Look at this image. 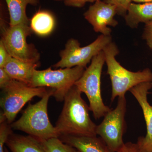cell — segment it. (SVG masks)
Returning a JSON list of instances; mask_svg holds the SVG:
<instances>
[{
  "label": "cell",
  "mask_w": 152,
  "mask_h": 152,
  "mask_svg": "<svg viewBox=\"0 0 152 152\" xmlns=\"http://www.w3.org/2000/svg\"><path fill=\"white\" fill-rule=\"evenodd\" d=\"M81 94L74 85L65 97L55 126L60 136H97V125L90 118L89 106L83 99Z\"/></svg>",
  "instance_id": "cell-1"
},
{
  "label": "cell",
  "mask_w": 152,
  "mask_h": 152,
  "mask_svg": "<svg viewBox=\"0 0 152 152\" xmlns=\"http://www.w3.org/2000/svg\"><path fill=\"white\" fill-rule=\"evenodd\" d=\"M54 91L50 88L40 100L34 104H29L20 119L11 124L12 129L24 132L39 140L59 137V134L48 115V103Z\"/></svg>",
  "instance_id": "cell-2"
},
{
  "label": "cell",
  "mask_w": 152,
  "mask_h": 152,
  "mask_svg": "<svg viewBox=\"0 0 152 152\" xmlns=\"http://www.w3.org/2000/svg\"><path fill=\"white\" fill-rule=\"evenodd\" d=\"M103 51L107 68V74L111 81L112 102L117 97L125 96L127 91L137 85L145 82H152V72L149 68L133 72L121 65L116 59L115 57L119 51L115 43L113 42L110 43Z\"/></svg>",
  "instance_id": "cell-3"
},
{
  "label": "cell",
  "mask_w": 152,
  "mask_h": 152,
  "mask_svg": "<svg viewBox=\"0 0 152 152\" xmlns=\"http://www.w3.org/2000/svg\"><path fill=\"white\" fill-rule=\"evenodd\" d=\"M105 63V57L102 50L93 58L90 65L75 84L87 96L90 111L96 120L104 117L111 110L104 103L101 94V75Z\"/></svg>",
  "instance_id": "cell-4"
},
{
  "label": "cell",
  "mask_w": 152,
  "mask_h": 152,
  "mask_svg": "<svg viewBox=\"0 0 152 152\" xmlns=\"http://www.w3.org/2000/svg\"><path fill=\"white\" fill-rule=\"evenodd\" d=\"M82 66L43 70L36 69L30 83L31 87H48L54 90L53 96L58 102L64 101L65 97L86 69Z\"/></svg>",
  "instance_id": "cell-5"
},
{
  "label": "cell",
  "mask_w": 152,
  "mask_h": 152,
  "mask_svg": "<svg viewBox=\"0 0 152 152\" xmlns=\"http://www.w3.org/2000/svg\"><path fill=\"white\" fill-rule=\"evenodd\" d=\"M48 89L46 87H31L24 83L13 80L2 89L0 106L2 111L1 114L11 124L27 103L34 97H42Z\"/></svg>",
  "instance_id": "cell-6"
},
{
  "label": "cell",
  "mask_w": 152,
  "mask_h": 152,
  "mask_svg": "<svg viewBox=\"0 0 152 152\" xmlns=\"http://www.w3.org/2000/svg\"><path fill=\"white\" fill-rule=\"evenodd\" d=\"M111 42V35L102 34L91 43L82 47L77 40L69 39L66 44L65 49L60 52L61 59L53 65V67L64 69L82 66L86 68L93 58Z\"/></svg>",
  "instance_id": "cell-7"
},
{
  "label": "cell",
  "mask_w": 152,
  "mask_h": 152,
  "mask_svg": "<svg viewBox=\"0 0 152 152\" xmlns=\"http://www.w3.org/2000/svg\"><path fill=\"white\" fill-rule=\"evenodd\" d=\"M1 40L11 56L33 63H39L40 55L36 47L28 44L27 38L32 30L28 24L21 23L5 27L2 26Z\"/></svg>",
  "instance_id": "cell-8"
},
{
  "label": "cell",
  "mask_w": 152,
  "mask_h": 152,
  "mask_svg": "<svg viewBox=\"0 0 152 152\" xmlns=\"http://www.w3.org/2000/svg\"><path fill=\"white\" fill-rule=\"evenodd\" d=\"M126 100L125 96L118 97L115 109L107 113L102 123L97 125V135L99 136L113 152L118 151L124 144L123 136L126 129Z\"/></svg>",
  "instance_id": "cell-9"
},
{
  "label": "cell",
  "mask_w": 152,
  "mask_h": 152,
  "mask_svg": "<svg viewBox=\"0 0 152 152\" xmlns=\"http://www.w3.org/2000/svg\"><path fill=\"white\" fill-rule=\"evenodd\" d=\"M116 14L115 6L100 0L90 6L84 16L92 26L95 32L110 36L112 31L108 26L114 27L118 25V21L114 18Z\"/></svg>",
  "instance_id": "cell-10"
},
{
  "label": "cell",
  "mask_w": 152,
  "mask_h": 152,
  "mask_svg": "<svg viewBox=\"0 0 152 152\" xmlns=\"http://www.w3.org/2000/svg\"><path fill=\"white\" fill-rule=\"evenodd\" d=\"M152 88V82H145L129 91L141 107L146 125L145 137H140L137 142L140 152H152V106L148 100V91Z\"/></svg>",
  "instance_id": "cell-11"
},
{
  "label": "cell",
  "mask_w": 152,
  "mask_h": 152,
  "mask_svg": "<svg viewBox=\"0 0 152 152\" xmlns=\"http://www.w3.org/2000/svg\"><path fill=\"white\" fill-rule=\"evenodd\" d=\"M59 138L80 152H113L100 137L61 135Z\"/></svg>",
  "instance_id": "cell-12"
},
{
  "label": "cell",
  "mask_w": 152,
  "mask_h": 152,
  "mask_svg": "<svg viewBox=\"0 0 152 152\" xmlns=\"http://www.w3.org/2000/svg\"><path fill=\"white\" fill-rule=\"evenodd\" d=\"M39 64L27 62L11 57L3 68L13 80L29 86Z\"/></svg>",
  "instance_id": "cell-13"
},
{
  "label": "cell",
  "mask_w": 152,
  "mask_h": 152,
  "mask_svg": "<svg viewBox=\"0 0 152 152\" xmlns=\"http://www.w3.org/2000/svg\"><path fill=\"white\" fill-rule=\"evenodd\" d=\"M125 19L126 25L132 28H137L140 23L146 24L152 21V2L131 3Z\"/></svg>",
  "instance_id": "cell-14"
},
{
  "label": "cell",
  "mask_w": 152,
  "mask_h": 152,
  "mask_svg": "<svg viewBox=\"0 0 152 152\" xmlns=\"http://www.w3.org/2000/svg\"><path fill=\"white\" fill-rule=\"evenodd\" d=\"M6 144L12 152H45L39 142L30 135L13 133L9 137Z\"/></svg>",
  "instance_id": "cell-15"
},
{
  "label": "cell",
  "mask_w": 152,
  "mask_h": 152,
  "mask_svg": "<svg viewBox=\"0 0 152 152\" xmlns=\"http://www.w3.org/2000/svg\"><path fill=\"white\" fill-rule=\"evenodd\" d=\"M10 14V26L19 24H29V20L27 16L26 10L28 5L36 6L39 0H5Z\"/></svg>",
  "instance_id": "cell-16"
},
{
  "label": "cell",
  "mask_w": 152,
  "mask_h": 152,
  "mask_svg": "<svg viewBox=\"0 0 152 152\" xmlns=\"http://www.w3.org/2000/svg\"><path fill=\"white\" fill-rule=\"evenodd\" d=\"M53 16L46 11H39L31 20L30 27L37 34L45 36L50 34L55 27Z\"/></svg>",
  "instance_id": "cell-17"
},
{
  "label": "cell",
  "mask_w": 152,
  "mask_h": 152,
  "mask_svg": "<svg viewBox=\"0 0 152 152\" xmlns=\"http://www.w3.org/2000/svg\"><path fill=\"white\" fill-rule=\"evenodd\" d=\"M37 140L45 152H80L74 147L65 143L59 137Z\"/></svg>",
  "instance_id": "cell-18"
},
{
  "label": "cell",
  "mask_w": 152,
  "mask_h": 152,
  "mask_svg": "<svg viewBox=\"0 0 152 152\" xmlns=\"http://www.w3.org/2000/svg\"><path fill=\"white\" fill-rule=\"evenodd\" d=\"M12 129L6 120L0 122V152H4V145L9 137L13 133Z\"/></svg>",
  "instance_id": "cell-19"
},
{
  "label": "cell",
  "mask_w": 152,
  "mask_h": 152,
  "mask_svg": "<svg viewBox=\"0 0 152 152\" xmlns=\"http://www.w3.org/2000/svg\"><path fill=\"white\" fill-rule=\"evenodd\" d=\"M106 3L111 4L117 8V14L122 16L126 15L129 6L132 0H104Z\"/></svg>",
  "instance_id": "cell-20"
},
{
  "label": "cell",
  "mask_w": 152,
  "mask_h": 152,
  "mask_svg": "<svg viewBox=\"0 0 152 152\" xmlns=\"http://www.w3.org/2000/svg\"><path fill=\"white\" fill-rule=\"evenodd\" d=\"M142 38L145 41L148 48L152 49V21L146 24L143 33Z\"/></svg>",
  "instance_id": "cell-21"
},
{
  "label": "cell",
  "mask_w": 152,
  "mask_h": 152,
  "mask_svg": "<svg viewBox=\"0 0 152 152\" xmlns=\"http://www.w3.org/2000/svg\"><path fill=\"white\" fill-rule=\"evenodd\" d=\"M12 57L9 54L4 43L0 40V68H3Z\"/></svg>",
  "instance_id": "cell-22"
},
{
  "label": "cell",
  "mask_w": 152,
  "mask_h": 152,
  "mask_svg": "<svg viewBox=\"0 0 152 152\" xmlns=\"http://www.w3.org/2000/svg\"><path fill=\"white\" fill-rule=\"evenodd\" d=\"M3 68H0V88L1 89L8 86L12 80Z\"/></svg>",
  "instance_id": "cell-23"
},
{
  "label": "cell",
  "mask_w": 152,
  "mask_h": 152,
  "mask_svg": "<svg viewBox=\"0 0 152 152\" xmlns=\"http://www.w3.org/2000/svg\"><path fill=\"white\" fill-rule=\"evenodd\" d=\"M100 0H64L65 5L75 7H84L86 3L95 2Z\"/></svg>",
  "instance_id": "cell-24"
},
{
  "label": "cell",
  "mask_w": 152,
  "mask_h": 152,
  "mask_svg": "<svg viewBox=\"0 0 152 152\" xmlns=\"http://www.w3.org/2000/svg\"><path fill=\"white\" fill-rule=\"evenodd\" d=\"M118 152H140V151L137 143L128 142L124 143Z\"/></svg>",
  "instance_id": "cell-25"
},
{
  "label": "cell",
  "mask_w": 152,
  "mask_h": 152,
  "mask_svg": "<svg viewBox=\"0 0 152 152\" xmlns=\"http://www.w3.org/2000/svg\"><path fill=\"white\" fill-rule=\"evenodd\" d=\"M132 1L136 3H145L152 2V0H132Z\"/></svg>",
  "instance_id": "cell-26"
},
{
  "label": "cell",
  "mask_w": 152,
  "mask_h": 152,
  "mask_svg": "<svg viewBox=\"0 0 152 152\" xmlns=\"http://www.w3.org/2000/svg\"><path fill=\"white\" fill-rule=\"evenodd\" d=\"M4 152H10L7 149V148L5 146L4 148Z\"/></svg>",
  "instance_id": "cell-27"
},
{
  "label": "cell",
  "mask_w": 152,
  "mask_h": 152,
  "mask_svg": "<svg viewBox=\"0 0 152 152\" xmlns=\"http://www.w3.org/2000/svg\"><path fill=\"white\" fill-rule=\"evenodd\" d=\"M55 1H64V0H55Z\"/></svg>",
  "instance_id": "cell-28"
}]
</instances>
